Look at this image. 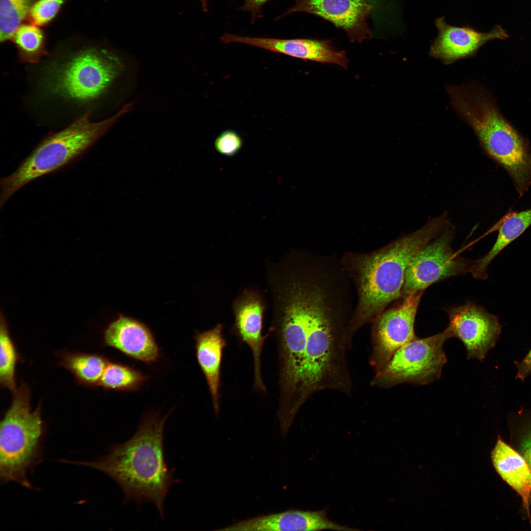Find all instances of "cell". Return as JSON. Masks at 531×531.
Segmentation results:
<instances>
[{
    "label": "cell",
    "mask_w": 531,
    "mask_h": 531,
    "mask_svg": "<svg viewBox=\"0 0 531 531\" xmlns=\"http://www.w3.org/2000/svg\"><path fill=\"white\" fill-rule=\"evenodd\" d=\"M450 223L448 212H444L382 248L343 253L340 260L356 295L347 331L350 343L359 329L372 324L401 297L406 272L412 259Z\"/></svg>",
    "instance_id": "cell-1"
},
{
    "label": "cell",
    "mask_w": 531,
    "mask_h": 531,
    "mask_svg": "<svg viewBox=\"0 0 531 531\" xmlns=\"http://www.w3.org/2000/svg\"><path fill=\"white\" fill-rule=\"evenodd\" d=\"M168 416L146 415L129 440L111 445L108 453L97 460L61 461L105 473L120 487L125 502H150L163 517L167 494L171 486L178 481L174 477V470L169 469L165 461L163 430Z\"/></svg>",
    "instance_id": "cell-2"
},
{
    "label": "cell",
    "mask_w": 531,
    "mask_h": 531,
    "mask_svg": "<svg viewBox=\"0 0 531 531\" xmlns=\"http://www.w3.org/2000/svg\"><path fill=\"white\" fill-rule=\"evenodd\" d=\"M446 91L455 111L472 127L485 153L506 171L522 197L531 185V149L527 140L480 85L449 84Z\"/></svg>",
    "instance_id": "cell-3"
},
{
    "label": "cell",
    "mask_w": 531,
    "mask_h": 531,
    "mask_svg": "<svg viewBox=\"0 0 531 531\" xmlns=\"http://www.w3.org/2000/svg\"><path fill=\"white\" fill-rule=\"evenodd\" d=\"M124 68L122 58L111 49L84 46L49 60L41 75L39 91L56 104L84 114L93 111Z\"/></svg>",
    "instance_id": "cell-4"
},
{
    "label": "cell",
    "mask_w": 531,
    "mask_h": 531,
    "mask_svg": "<svg viewBox=\"0 0 531 531\" xmlns=\"http://www.w3.org/2000/svg\"><path fill=\"white\" fill-rule=\"evenodd\" d=\"M132 106L127 104L115 115L97 122L90 120L92 112H87L63 129L48 134L15 171L1 179L0 208L22 187L81 156Z\"/></svg>",
    "instance_id": "cell-5"
},
{
    "label": "cell",
    "mask_w": 531,
    "mask_h": 531,
    "mask_svg": "<svg viewBox=\"0 0 531 531\" xmlns=\"http://www.w3.org/2000/svg\"><path fill=\"white\" fill-rule=\"evenodd\" d=\"M11 404L0 422V479L34 489L29 475L43 460L46 425L41 405L32 411L30 389L26 383L12 392Z\"/></svg>",
    "instance_id": "cell-6"
},
{
    "label": "cell",
    "mask_w": 531,
    "mask_h": 531,
    "mask_svg": "<svg viewBox=\"0 0 531 531\" xmlns=\"http://www.w3.org/2000/svg\"><path fill=\"white\" fill-rule=\"evenodd\" d=\"M453 337L447 326L443 331L423 338L416 337L399 348L378 373L373 374L370 385L390 388L408 383L424 385L441 377L447 358L444 342Z\"/></svg>",
    "instance_id": "cell-7"
},
{
    "label": "cell",
    "mask_w": 531,
    "mask_h": 531,
    "mask_svg": "<svg viewBox=\"0 0 531 531\" xmlns=\"http://www.w3.org/2000/svg\"><path fill=\"white\" fill-rule=\"evenodd\" d=\"M424 291L401 297L372 323L369 362L373 374L382 369L399 348L416 337L415 319Z\"/></svg>",
    "instance_id": "cell-8"
},
{
    "label": "cell",
    "mask_w": 531,
    "mask_h": 531,
    "mask_svg": "<svg viewBox=\"0 0 531 531\" xmlns=\"http://www.w3.org/2000/svg\"><path fill=\"white\" fill-rule=\"evenodd\" d=\"M455 231L450 224L413 257L406 272L401 297L469 271L471 263L457 256L452 248Z\"/></svg>",
    "instance_id": "cell-9"
},
{
    "label": "cell",
    "mask_w": 531,
    "mask_h": 531,
    "mask_svg": "<svg viewBox=\"0 0 531 531\" xmlns=\"http://www.w3.org/2000/svg\"><path fill=\"white\" fill-rule=\"evenodd\" d=\"M453 337L464 344L468 358L482 361L496 345L502 331L498 318L472 302L446 310Z\"/></svg>",
    "instance_id": "cell-10"
},
{
    "label": "cell",
    "mask_w": 531,
    "mask_h": 531,
    "mask_svg": "<svg viewBox=\"0 0 531 531\" xmlns=\"http://www.w3.org/2000/svg\"><path fill=\"white\" fill-rule=\"evenodd\" d=\"M267 304L264 295L258 290L244 289L233 301L234 316L233 331L250 349L254 366V387L265 392L261 373V354L267 335H263L264 316Z\"/></svg>",
    "instance_id": "cell-11"
},
{
    "label": "cell",
    "mask_w": 531,
    "mask_h": 531,
    "mask_svg": "<svg viewBox=\"0 0 531 531\" xmlns=\"http://www.w3.org/2000/svg\"><path fill=\"white\" fill-rule=\"evenodd\" d=\"M373 10L367 0H295L276 20L295 12L310 13L344 30L352 41L361 42L372 35L367 19Z\"/></svg>",
    "instance_id": "cell-12"
},
{
    "label": "cell",
    "mask_w": 531,
    "mask_h": 531,
    "mask_svg": "<svg viewBox=\"0 0 531 531\" xmlns=\"http://www.w3.org/2000/svg\"><path fill=\"white\" fill-rule=\"evenodd\" d=\"M220 40L224 44H246L303 60L348 67L345 53L337 50L329 40L242 36L228 32L224 33Z\"/></svg>",
    "instance_id": "cell-13"
},
{
    "label": "cell",
    "mask_w": 531,
    "mask_h": 531,
    "mask_svg": "<svg viewBox=\"0 0 531 531\" xmlns=\"http://www.w3.org/2000/svg\"><path fill=\"white\" fill-rule=\"evenodd\" d=\"M435 25L438 34L431 46L429 55L445 64L474 55L489 41L504 40L509 37L506 31L500 25L484 32L469 27L450 25L443 18H438Z\"/></svg>",
    "instance_id": "cell-14"
},
{
    "label": "cell",
    "mask_w": 531,
    "mask_h": 531,
    "mask_svg": "<svg viewBox=\"0 0 531 531\" xmlns=\"http://www.w3.org/2000/svg\"><path fill=\"white\" fill-rule=\"evenodd\" d=\"M104 342L132 358L148 364L156 362L160 355L149 329L143 324L121 315L106 329Z\"/></svg>",
    "instance_id": "cell-15"
},
{
    "label": "cell",
    "mask_w": 531,
    "mask_h": 531,
    "mask_svg": "<svg viewBox=\"0 0 531 531\" xmlns=\"http://www.w3.org/2000/svg\"><path fill=\"white\" fill-rule=\"evenodd\" d=\"M497 473L520 497L531 526V468L525 459L498 436L491 452Z\"/></svg>",
    "instance_id": "cell-16"
},
{
    "label": "cell",
    "mask_w": 531,
    "mask_h": 531,
    "mask_svg": "<svg viewBox=\"0 0 531 531\" xmlns=\"http://www.w3.org/2000/svg\"><path fill=\"white\" fill-rule=\"evenodd\" d=\"M222 331L223 325L219 323L210 329L197 333L195 336L196 358L206 380L216 415L220 410L221 361L226 345Z\"/></svg>",
    "instance_id": "cell-17"
},
{
    "label": "cell",
    "mask_w": 531,
    "mask_h": 531,
    "mask_svg": "<svg viewBox=\"0 0 531 531\" xmlns=\"http://www.w3.org/2000/svg\"><path fill=\"white\" fill-rule=\"evenodd\" d=\"M322 523L318 511L288 510L241 521L220 531H318Z\"/></svg>",
    "instance_id": "cell-18"
},
{
    "label": "cell",
    "mask_w": 531,
    "mask_h": 531,
    "mask_svg": "<svg viewBox=\"0 0 531 531\" xmlns=\"http://www.w3.org/2000/svg\"><path fill=\"white\" fill-rule=\"evenodd\" d=\"M530 226L531 208L520 211L511 210L507 212L494 228L498 229L499 232L494 244L486 255L471 263L469 272L475 279H486L488 277L487 269L490 263Z\"/></svg>",
    "instance_id": "cell-19"
},
{
    "label": "cell",
    "mask_w": 531,
    "mask_h": 531,
    "mask_svg": "<svg viewBox=\"0 0 531 531\" xmlns=\"http://www.w3.org/2000/svg\"><path fill=\"white\" fill-rule=\"evenodd\" d=\"M110 362L101 354L77 352L63 354L60 365L69 371L80 384L95 387L99 386Z\"/></svg>",
    "instance_id": "cell-20"
},
{
    "label": "cell",
    "mask_w": 531,
    "mask_h": 531,
    "mask_svg": "<svg viewBox=\"0 0 531 531\" xmlns=\"http://www.w3.org/2000/svg\"><path fill=\"white\" fill-rule=\"evenodd\" d=\"M10 40L17 49L18 58L21 63L37 64L49 55L44 31L31 24H22Z\"/></svg>",
    "instance_id": "cell-21"
},
{
    "label": "cell",
    "mask_w": 531,
    "mask_h": 531,
    "mask_svg": "<svg viewBox=\"0 0 531 531\" xmlns=\"http://www.w3.org/2000/svg\"><path fill=\"white\" fill-rule=\"evenodd\" d=\"M147 379L138 370L123 364L110 362L99 386L105 390L134 391L139 389Z\"/></svg>",
    "instance_id": "cell-22"
},
{
    "label": "cell",
    "mask_w": 531,
    "mask_h": 531,
    "mask_svg": "<svg viewBox=\"0 0 531 531\" xmlns=\"http://www.w3.org/2000/svg\"><path fill=\"white\" fill-rule=\"evenodd\" d=\"M0 384L13 392L17 388L16 369L19 356L2 319L0 323Z\"/></svg>",
    "instance_id": "cell-23"
},
{
    "label": "cell",
    "mask_w": 531,
    "mask_h": 531,
    "mask_svg": "<svg viewBox=\"0 0 531 531\" xmlns=\"http://www.w3.org/2000/svg\"><path fill=\"white\" fill-rule=\"evenodd\" d=\"M510 445L527 461L531 468V410L519 411L508 418Z\"/></svg>",
    "instance_id": "cell-24"
},
{
    "label": "cell",
    "mask_w": 531,
    "mask_h": 531,
    "mask_svg": "<svg viewBox=\"0 0 531 531\" xmlns=\"http://www.w3.org/2000/svg\"><path fill=\"white\" fill-rule=\"evenodd\" d=\"M36 0H0V41L11 40Z\"/></svg>",
    "instance_id": "cell-25"
},
{
    "label": "cell",
    "mask_w": 531,
    "mask_h": 531,
    "mask_svg": "<svg viewBox=\"0 0 531 531\" xmlns=\"http://www.w3.org/2000/svg\"><path fill=\"white\" fill-rule=\"evenodd\" d=\"M65 0H36L30 8L26 19L30 24L42 27L57 16Z\"/></svg>",
    "instance_id": "cell-26"
},
{
    "label": "cell",
    "mask_w": 531,
    "mask_h": 531,
    "mask_svg": "<svg viewBox=\"0 0 531 531\" xmlns=\"http://www.w3.org/2000/svg\"><path fill=\"white\" fill-rule=\"evenodd\" d=\"M243 141L235 131L227 129L223 131L216 137L214 146L220 153L227 156L236 155L241 148Z\"/></svg>",
    "instance_id": "cell-27"
},
{
    "label": "cell",
    "mask_w": 531,
    "mask_h": 531,
    "mask_svg": "<svg viewBox=\"0 0 531 531\" xmlns=\"http://www.w3.org/2000/svg\"><path fill=\"white\" fill-rule=\"evenodd\" d=\"M270 0H244L243 5L239 7V10L249 12L253 23L257 18L260 17L262 12V8Z\"/></svg>",
    "instance_id": "cell-28"
},
{
    "label": "cell",
    "mask_w": 531,
    "mask_h": 531,
    "mask_svg": "<svg viewBox=\"0 0 531 531\" xmlns=\"http://www.w3.org/2000/svg\"><path fill=\"white\" fill-rule=\"evenodd\" d=\"M516 379L524 381L531 375V349L525 356L516 363Z\"/></svg>",
    "instance_id": "cell-29"
}]
</instances>
